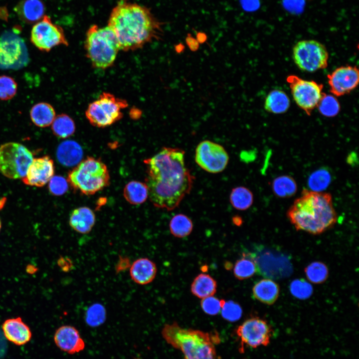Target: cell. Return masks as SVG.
I'll return each instance as SVG.
<instances>
[{"mask_svg":"<svg viewBox=\"0 0 359 359\" xmlns=\"http://www.w3.org/2000/svg\"><path fill=\"white\" fill-rule=\"evenodd\" d=\"M197 41L199 43H204L207 39L206 35L204 33L199 32L196 35Z\"/></svg>","mask_w":359,"mask_h":359,"instance_id":"ee69618b","label":"cell"},{"mask_svg":"<svg viewBox=\"0 0 359 359\" xmlns=\"http://www.w3.org/2000/svg\"><path fill=\"white\" fill-rule=\"evenodd\" d=\"M330 92L336 96L349 94L358 85L359 73L356 66L337 68L327 75Z\"/></svg>","mask_w":359,"mask_h":359,"instance_id":"9a60e30c","label":"cell"},{"mask_svg":"<svg viewBox=\"0 0 359 359\" xmlns=\"http://www.w3.org/2000/svg\"><path fill=\"white\" fill-rule=\"evenodd\" d=\"M83 154L81 147L73 140L62 142L56 150V157L58 162L66 167L74 166L79 163Z\"/></svg>","mask_w":359,"mask_h":359,"instance_id":"7402d4cb","label":"cell"},{"mask_svg":"<svg viewBox=\"0 0 359 359\" xmlns=\"http://www.w3.org/2000/svg\"><path fill=\"white\" fill-rule=\"evenodd\" d=\"M157 269L155 263L147 258L135 260L130 269L131 279L140 285H146L155 279Z\"/></svg>","mask_w":359,"mask_h":359,"instance_id":"d6986e66","label":"cell"},{"mask_svg":"<svg viewBox=\"0 0 359 359\" xmlns=\"http://www.w3.org/2000/svg\"><path fill=\"white\" fill-rule=\"evenodd\" d=\"M272 187L275 194L282 198L292 196L297 190L295 180L289 176H281L275 179Z\"/></svg>","mask_w":359,"mask_h":359,"instance_id":"f1b7e54d","label":"cell"},{"mask_svg":"<svg viewBox=\"0 0 359 359\" xmlns=\"http://www.w3.org/2000/svg\"><path fill=\"white\" fill-rule=\"evenodd\" d=\"M257 272L254 254L243 253L241 258L235 263L233 268L235 277L239 280L248 279Z\"/></svg>","mask_w":359,"mask_h":359,"instance_id":"4316f807","label":"cell"},{"mask_svg":"<svg viewBox=\"0 0 359 359\" xmlns=\"http://www.w3.org/2000/svg\"><path fill=\"white\" fill-rule=\"evenodd\" d=\"M67 180L75 191L91 195L109 185L110 175L100 160L87 157L68 173Z\"/></svg>","mask_w":359,"mask_h":359,"instance_id":"8992f818","label":"cell"},{"mask_svg":"<svg viewBox=\"0 0 359 359\" xmlns=\"http://www.w3.org/2000/svg\"><path fill=\"white\" fill-rule=\"evenodd\" d=\"M17 83L11 77L0 76V99L8 100L12 98L16 93Z\"/></svg>","mask_w":359,"mask_h":359,"instance_id":"74e56055","label":"cell"},{"mask_svg":"<svg viewBox=\"0 0 359 359\" xmlns=\"http://www.w3.org/2000/svg\"><path fill=\"white\" fill-rule=\"evenodd\" d=\"M106 318V310L100 303H94L87 309L85 315L86 323L90 327H96L102 324Z\"/></svg>","mask_w":359,"mask_h":359,"instance_id":"e575fe53","label":"cell"},{"mask_svg":"<svg viewBox=\"0 0 359 359\" xmlns=\"http://www.w3.org/2000/svg\"><path fill=\"white\" fill-rule=\"evenodd\" d=\"M293 58L301 70L314 72L328 66L329 53L325 46L315 40L298 41L293 48Z\"/></svg>","mask_w":359,"mask_h":359,"instance_id":"30bf717a","label":"cell"},{"mask_svg":"<svg viewBox=\"0 0 359 359\" xmlns=\"http://www.w3.org/2000/svg\"><path fill=\"white\" fill-rule=\"evenodd\" d=\"M55 116L53 107L45 102H40L34 105L30 111L31 121L36 126L41 128L50 126Z\"/></svg>","mask_w":359,"mask_h":359,"instance_id":"cb8c5ba5","label":"cell"},{"mask_svg":"<svg viewBox=\"0 0 359 359\" xmlns=\"http://www.w3.org/2000/svg\"><path fill=\"white\" fill-rule=\"evenodd\" d=\"M30 41L38 49L46 52L59 45H68L62 28L53 23L47 15L32 27Z\"/></svg>","mask_w":359,"mask_h":359,"instance_id":"7c38bea8","label":"cell"},{"mask_svg":"<svg viewBox=\"0 0 359 359\" xmlns=\"http://www.w3.org/2000/svg\"><path fill=\"white\" fill-rule=\"evenodd\" d=\"M195 161L205 171L217 174L226 168L229 156L221 145L204 140L199 143L196 148Z\"/></svg>","mask_w":359,"mask_h":359,"instance_id":"4fadbf2b","label":"cell"},{"mask_svg":"<svg viewBox=\"0 0 359 359\" xmlns=\"http://www.w3.org/2000/svg\"><path fill=\"white\" fill-rule=\"evenodd\" d=\"M128 106L126 100L111 93L103 92L88 105L85 116L92 125L104 128L120 120L123 116L122 110Z\"/></svg>","mask_w":359,"mask_h":359,"instance_id":"52a82bcc","label":"cell"},{"mask_svg":"<svg viewBox=\"0 0 359 359\" xmlns=\"http://www.w3.org/2000/svg\"><path fill=\"white\" fill-rule=\"evenodd\" d=\"M71 227L76 232L87 234L92 230L95 223V215L93 211L86 206L74 209L69 220Z\"/></svg>","mask_w":359,"mask_h":359,"instance_id":"44dd1931","label":"cell"},{"mask_svg":"<svg viewBox=\"0 0 359 359\" xmlns=\"http://www.w3.org/2000/svg\"><path fill=\"white\" fill-rule=\"evenodd\" d=\"M54 341L61 350L70 354L77 353L85 347L78 331L69 325L62 326L56 330Z\"/></svg>","mask_w":359,"mask_h":359,"instance_id":"e0dca14e","label":"cell"},{"mask_svg":"<svg viewBox=\"0 0 359 359\" xmlns=\"http://www.w3.org/2000/svg\"><path fill=\"white\" fill-rule=\"evenodd\" d=\"M216 281L209 275L201 273L193 281L191 291L193 295L199 298L213 296L216 291Z\"/></svg>","mask_w":359,"mask_h":359,"instance_id":"d4e9b609","label":"cell"},{"mask_svg":"<svg viewBox=\"0 0 359 359\" xmlns=\"http://www.w3.org/2000/svg\"><path fill=\"white\" fill-rule=\"evenodd\" d=\"M48 183L49 190L53 195H62L68 190V181L62 176H53Z\"/></svg>","mask_w":359,"mask_h":359,"instance_id":"60d3db41","label":"cell"},{"mask_svg":"<svg viewBox=\"0 0 359 359\" xmlns=\"http://www.w3.org/2000/svg\"><path fill=\"white\" fill-rule=\"evenodd\" d=\"M29 61L26 45L15 32L8 30L0 36V69L18 70Z\"/></svg>","mask_w":359,"mask_h":359,"instance_id":"9c48e42d","label":"cell"},{"mask_svg":"<svg viewBox=\"0 0 359 359\" xmlns=\"http://www.w3.org/2000/svg\"><path fill=\"white\" fill-rule=\"evenodd\" d=\"M5 338L17 346H22L28 343L32 337L31 330L21 317L9 318L1 325Z\"/></svg>","mask_w":359,"mask_h":359,"instance_id":"ac0fdd59","label":"cell"},{"mask_svg":"<svg viewBox=\"0 0 359 359\" xmlns=\"http://www.w3.org/2000/svg\"><path fill=\"white\" fill-rule=\"evenodd\" d=\"M184 154L179 148L163 147L144 161L148 197L156 207L173 210L190 192L194 177L185 165Z\"/></svg>","mask_w":359,"mask_h":359,"instance_id":"6da1fadb","label":"cell"},{"mask_svg":"<svg viewBox=\"0 0 359 359\" xmlns=\"http://www.w3.org/2000/svg\"><path fill=\"white\" fill-rule=\"evenodd\" d=\"M293 98L299 108L310 116L322 98L323 85L314 81L306 80L295 75H289L286 79Z\"/></svg>","mask_w":359,"mask_h":359,"instance_id":"8fae6325","label":"cell"},{"mask_svg":"<svg viewBox=\"0 0 359 359\" xmlns=\"http://www.w3.org/2000/svg\"><path fill=\"white\" fill-rule=\"evenodd\" d=\"M163 25L149 8L128 0H120L110 13L107 26L115 34L120 50L127 51L161 39Z\"/></svg>","mask_w":359,"mask_h":359,"instance_id":"7a4b0ae2","label":"cell"},{"mask_svg":"<svg viewBox=\"0 0 359 359\" xmlns=\"http://www.w3.org/2000/svg\"><path fill=\"white\" fill-rule=\"evenodd\" d=\"M331 181V176L326 169H321L313 172L309 177L308 185L311 190L322 192L325 190Z\"/></svg>","mask_w":359,"mask_h":359,"instance_id":"836d02e7","label":"cell"},{"mask_svg":"<svg viewBox=\"0 0 359 359\" xmlns=\"http://www.w3.org/2000/svg\"><path fill=\"white\" fill-rule=\"evenodd\" d=\"M280 293L279 285L270 279H263L252 288L254 297L260 302L271 305L277 300Z\"/></svg>","mask_w":359,"mask_h":359,"instance_id":"603a6c76","label":"cell"},{"mask_svg":"<svg viewBox=\"0 0 359 359\" xmlns=\"http://www.w3.org/2000/svg\"><path fill=\"white\" fill-rule=\"evenodd\" d=\"M87 58L96 68L105 69L114 62L120 47L112 30L107 25H91L87 30L84 41Z\"/></svg>","mask_w":359,"mask_h":359,"instance_id":"5b68a950","label":"cell"},{"mask_svg":"<svg viewBox=\"0 0 359 359\" xmlns=\"http://www.w3.org/2000/svg\"><path fill=\"white\" fill-rule=\"evenodd\" d=\"M51 125L53 134L60 138H67L73 135L75 131L73 120L65 114L55 116Z\"/></svg>","mask_w":359,"mask_h":359,"instance_id":"f546056e","label":"cell"},{"mask_svg":"<svg viewBox=\"0 0 359 359\" xmlns=\"http://www.w3.org/2000/svg\"><path fill=\"white\" fill-rule=\"evenodd\" d=\"M304 271L308 280L314 284L324 282L329 275L327 266L320 261H315L310 263L305 268Z\"/></svg>","mask_w":359,"mask_h":359,"instance_id":"d6a6232c","label":"cell"},{"mask_svg":"<svg viewBox=\"0 0 359 359\" xmlns=\"http://www.w3.org/2000/svg\"><path fill=\"white\" fill-rule=\"evenodd\" d=\"M59 263L60 266L62 267L64 270H66L67 271H68L70 269H71L73 267V264L71 260L68 258L61 259L60 260Z\"/></svg>","mask_w":359,"mask_h":359,"instance_id":"7bdbcfd3","label":"cell"},{"mask_svg":"<svg viewBox=\"0 0 359 359\" xmlns=\"http://www.w3.org/2000/svg\"><path fill=\"white\" fill-rule=\"evenodd\" d=\"M54 173L53 160L49 156H45L33 158L25 177L21 179L26 185L42 187L49 182Z\"/></svg>","mask_w":359,"mask_h":359,"instance_id":"2e32d148","label":"cell"},{"mask_svg":"<svg viewBox=\"0 0 359 359\" xmlns=\"http://www.w3.org/2000/svg\"><path fill=\"white\" fill-rule=\"evenodd\" d=\"M149 196L148 188L145 183L132 180L124 188V196L130 204L138 205L144 203Z\"/></svg>","mask_w":359,"mask_h":359,"instance_id":"83f0119b","label":"cell"},{"mask_svg":"<svg viewBox=\"0 0 359 359\" xmlns=\"http://www.w3.org/2000/svg\"><path fill=\"white\" fill-rule=\"evenodd\" d=\"M317 107L323 116L332 117L336 116L340 111V105L335 97L324 93Z\"/></svg>","mask_w":359,"mask_h":359,"instance_id":"d590c367","label":"cell"},{"mask_svg":"<svg viewBox=\"0 0 359 359\" xmlns=\"http://www.w3.org/2000/svg\"><path fill=\"white\" fill-rule=\"evenodd\" d=\"M162 334L168 343L182 353L184 359H216L214 339L217 335L182 328L177 323L166 325Z\"/></svg>","mask_w":359,"mask_h":359,"instance_id":"277c9868","label":"cell"},{"mask_svg":"<svg viewBox=\"0 0 359 359\" xmlns=\"http://www.w3.org/2000/svg\"><path fill=\"white\" fill-rule=\"evenodd\" d=\"M1 223L0 219V230H1Z\"/></svg>","mask_w":359,"mask_h":359,"instance_id":"bcb514c9","label":"cell"},{"mask_svg":"<svg viewBox=\"0 0 359 359\" xmlns=\"http://www.w3.org/2000/svg\"><path fill=\"white\" fill-rule=\"evenodd\" d=\"M290 106L288 96L283 91L274 90L271 91L265 99V109L274 114H281L287 111Z\"/></svg>","mask_w":359,"mask_h":359,"instance_id":"484cf974","label":"cell"},{"mask_svg":"<svg viewBox=\"0 0 359 359\" xmlns=\"http://www.w3.org/2000/svg\"><path fill=\"white\" fill-rule=\"evenodd\" d=\"M19 18L27 23L38 21L43 17L45 7L41 0H22L14 8Z\"/></svg>","mask_w":359,"mask_h":359,"instance_id":"ffe728a7","label":"cell"},{"mask_svg":"<svg viewBox=\"0 0 359 359\" xmlns=\"http://www.w3.org/2000/svg\"><path fill=\"white\" fill-rule=\"evenodd\" d=\"M193 224L191 219L183 214L175 215L170 222L171 233L175 237L182 238L188 235L191 232Z\"/></svg>","mask_w":359,"mask_h":359,"instance_id":"1f68e13d","label":"cell"},{"mask_svg":"<svg viewBox=\"0 0 359 359\" xmlns=\"http://www.w3.org/2000/svg\"><path fill=\"white\" fill-rule=\"evenodd\" d=\"M184 49V46L181 44L177 45L175 47V50L177 53H180Z\"/></svg>","mask_w":359,"mask_h":359,"instance_id":"f6af8a7d","label":"cell"},{"mask_svg":"<svg viewBox=\"0 0 359 359\" xmlns=\"http://www.w3.org/2000/svg\"><path fill=\"white\" fill-rule=\"evenodd\" d=\"M225 301L219 300L213 296L203 298L200 302L202 310L209 315H217L221 311Z\"/></svg>","mask_w":359,"mask_h":359,"instance_id":"ab89813d","label":"cell"},{"mask_svg":"<svg viewBox=\"0 0 359 359\" xmlns=\"http://www.w3.org/2000/svg\"><path fill=\"white\" fill-rule=\"evenodd\" d=\"M229 198L232 205L240 210L247 209L253 202V195L252 192L244 186H238L233 188Z\"/></svg>","mask_w":359,"mask_h":359,"instance_id":"4dcf8cb0","label":"cell"},{"mask_svg":"<svg viewBox=\"0 0 359 359\" xmlns=\"http://www.w3.org/2000/svg\"><path fill=\"white\" fill-rule=\"evenodd\" d=\"M186 43L189 49L193 52L197 51L199 48V43L196 39L191 35H188L185 40Z\"/></svg>","mask_w":359,"mask_h":359,"instance_id":"b9f144b4","label":"cell"},{"mask_svg":"<svg viewBox=\"0 0 359 359\" xmlns=\"http://www.w3.org/2000/svg\"><path fill=\"white\" fill-rule=\"evenodd\" d=\"M220 311L222 317L229 322L238 320L242 314V310L240 305L232 301L225 302Z\"/></svg>","mask_w":359,"mask_h":359,"instance_id":"f35d334b","label":"cell"},{"mask_svg":"<svg viewBox=\"0 0 359 359\" xmlns=\"http://www.w3.org/2000/svg\"><path fill=\"white\" fill-rule=\"evenodd\" d=\"M290 290L294 297L299 299H306L312 294V285L303 279L293 280L290 284Z\"/></svg>","mask_w":359,"mask_h":359,"instance_id":"8d00e7d4","label":"cell"},{"mask_svg":"<svg viewBox=\"0 0 359 359\" xmlns=\"http://www.w3.org/2000/svg\"><path fill=\"white\" fill-rule=\"evenodd\" d=\"M272 333V327L268 322L259 317L245 320L236 330L242 345L252 348L268 346Z\"/></svg>","mask_w":359,"mask_h":359,"instance_id":"5bb4252c","label":"cell"},{"mask_svg":"<svg viewBox=\"0 0 359 359\" xmlns=\"http://www.w3.org/2000/svg\"><path fill=\"white\" fill-rule=\"evenodd\" d=\"M33 159L26 147L16 142H8L0 147V172L11 179H22Z\"/></svg>","mask_w":359,"mask_h":359,"instance_id":"ba28073f","label":"cell"},{"mask_svg":"<svg viewBox=\"0 0 359 359\" xmlns=\"http://www.w3.org/2000/svg\"><path fill=\"white\" fill-rule=\"evenodd\" d=\"M287 216L296 230L315 235L333 227L338 219L330 193L306 189L289 209Z\"/></svg>","mask_w":359,"mask_h":359,"instance_id":"3957f363","label":"cell"}]
</instances>
